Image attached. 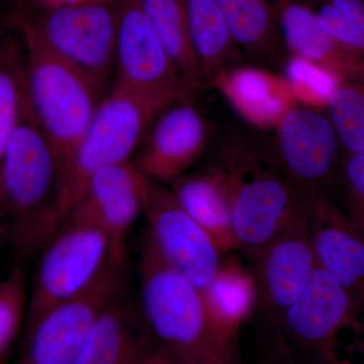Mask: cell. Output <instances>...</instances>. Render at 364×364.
I'll return each mask as SVG.
<instances>
[{"label": "cell", "instance_id": "23", "mask_svg": "<svg viewBox=\"0 0 364 364\" xmlns=\"http://www.w3.org/2000/svg\"><path fill=\"white\" fill-rule=\"evenodd\" d=\"M217 1L242 51L259 61H282L286 47L273 4L268 0Z\"/></svg>", "mask_w": 364, "mask_h": 364}, {"label": "cell", "instance_id": "10", "mask_svg": "<svg viewBox=\"0 0 364 364\" xmlns=\"http://www.w3.org/2000/svg\"><path fill=\"white\" fill-rule=\"evenodd\" d=\"M359 316L350 294L318 265L303 293L282 316L279 328L294 350L304 352L318 364L338 354L342 330L360 329Z\"/></svg>", "mask_w": 364, "mask_h": 364}, {"label": "cell", "instance_id": "15", "mask_svg": "<svg viewBox=\"0 0 364 364\" xmlns=\"http://www.w3.org/2000/svg\"><path fill=\"white\" fill-rule=\"evenodd\" d=\"M188 100L160 114L133 163L144 176L166 186L186 174L207 147V121Z\"/></svg>", "mask_w": 364, "mask_h": 364}, {"label": "cell", "instance_id": "17", "mask_svg": "<svg viewBox=\"0 0 364 364\" xmlns=\"http://www.w3.org/2000/svg\"><path fill=\"white\" fill-rule=\"evenodd\" d=\"M284 47L325 69L341 81L364 83V60L352 54L323 30L316 11L299 0H274Z\"/></svg>", "mask_w": 364, "mask_h": 364}, {"label": "cell", "instance_id": "7", "mask_svg": "<svg viewBox=\"0 0 364 364\" xmlns=\"http://www.w3.org/2000/svg\"><path fill=\"white\" fill-rule=\"evenodd\" d=\"M127 263L109 256L83 291L55 306L25 330L16 364H73L100 314L126 289Z\"/></svg>", "mask_w": 364, "mask_h": 364}, {"label": "cell", "instance_id": "18", "mask_svg": "<svg viewBox=\"0 0 364 364\" xmlns=\"http://www.w3.org/2000/svg\"><path fill=\"white\" fill-rule=\"evenodd\" d=\"M155 342L126 287L100 314L73 364H139Z\"/></svg>", "mask_w": 364, "mask_h": 364}, {"label": "cell", "instance_id": "27", "mask_svg": "<svg viewBox=\"0 0 364 364\" xmlns=\"http://www.w3.org/2000/svg\"><path fill=\"white\" fill-rule=\"evenodd\" d=\"M30 294L23 267L9 272L0 284V364H7L20 339L28 315Z\"/></svg>", "mask_w": 364, "mask_h": 364}, {"label": "cell", "instance_id": "6", "mask_svg": "<svg viewBox=\"0 0 364 364\" xmlns=\"http://www.w3.org/2000/svg\"><path fill=\"white\" fill-rule=\"evenodd\" d=\"M111 256V242L102 227L73 214L41 253L30 294L25 330L55 306L80 293Z\"/></svg>", "mask_w": 364, "mask_h": 364}, {"label": "cell", "instance_id": "16", "mask_svg": "<svg viewBox=\"0 0 364 364\" xmlns=\"http://www.w3.org/2000/svg\"><path fill=\"white\" fill-rule=\"evenodd\" d=\"M311 241L318 267L350 294L364 314V239L336 205L317 193L309 219Z\"/></svg>", "mask_w": 364, "mask_h": 364}, {"label": "cell", "instance_id": "33", "mask_svg": "<svg viewBox=\"0 0 364 364\" xmlns=\"http://www.w3.org/2000/svg\"><path fill=\"white\" fill-rule=\"evenodd\" d=\"M358 350L359 358H342L339 354L333 356L329 360L324 361L320 364H364V341L356 347Z\"/></svg>", "mask_w": 364, "mask_h": 364}, {"label": "cell", "instance_id": "4", "mask_svg": "<svg viewBox=\"0 0 364 364\" xmlns=\"http://www.w3.org/2000/svg\"><path fill=\"white\" fill-rule=\"evenodd\" d=\"M264 145L248 140L234 143L220 158L233 184L239 250L253 260L318 193L289 178L275 161L272 147Z\"/></svg>", "mask_w": 364, "mask_h": 364}, {"label": "cell", "instance_id": "8", "mask_svg": "<svg viewBox=\"0 0 364 364\" xmlns=\"http://www.w3.org/2000/svg\"><path fill=\"white\" fill-rule=\"evenodd\" d=\"M145 177V238L163 259L203 291L221 265V251L182 208L169 186Z\"/></svg>", "mask_w": 364, "mask_h": 364}, {"label": "cell", "instance_id": "2", "mask_svg": "<svg viewBox=\"0 0 364 364\" xmlns=\"http://www.w3.org/2000/svg\"><path fill=\"white\" fill-rule=\"evenodd\" d=\"M140 309L151 334L179 364H242L237 340L210 317L202 291L163 259L147 239L141 250Z\"/></svg>", "mask_w": 364, "mask_h": 364}, {"label": "cell", "instance_id": "28", "mask_svg": "<svg viewBox=\"0 0 364 364\" xmlns=\"http://www.w3.org/2000/svg\"><path fill=\"white\" fill-rule=\"evenodd\" d=\"M315 11L325 32L364 60V0H328Z\"/></svg>", "mask_w": 364, "mask_h": 364}, {"label": "cell", "instance_id": "21", "mask_svg": "<svg viewBox=\"0 0 364 364\" xmlns=\"http://www.w3.org/2000/svg\"><path fill=\"white\" fill-rule=\"evenodd\" d=\"M202 294L215 324L225 334L236 340L242 326L259 305L255 275L236 258L222 261L214 279Z\"/></svg>", "mask_w": 364, "mask_h": 364}, {"label": "cell", "instance_id": "24", "mask_svg": "<svg viewBox=\"0 0 364 364\" xmlns=\"http://www.w3.org/2000/svg\"><path fill=\"white\" fill-rule=\"evenodd\" d=\"M139 2L179 72L188 80L202 86V70L191 44L182 0H139Z\"/></svg>", "mask_w": 364, "mask_h": 364}, {"label": "cell", "instance_id": "13", "mask_svg": "<svg viewBox=\"0 0 364 364\" xmlns=\"http://www.w3.org/2000/svg\"><path fill=\"white\" fill-rule=\"evenodd\" d=\"M117 85L147 93L189 98L200 85L188 80L170 58L139 0H122L117 11Z\"/></svg>", "mask_w": 364, "mask_h": 364}, {"label": "cell", "instance_id": "22", "mask_svg": "<svg viewBox=\"0 0 364 364\" xmlns=\"http://www.w3.org/2000/svg\"><path fill=\"white\" fill-rule=\"evenodd\" d=\"M189 36L203 81L234 67L241 49L235 41L217 0H182Z\"/></svg>", "mask_w": 364, "mask_h": 364}, {"label": "cell", "instance_id": "14", "mask_svg": "<svg viewBox=\"0 0 364 364\" xmlns=\"http://www.w3.org/2000/svg\"><path fill=\"white\" fill-rule=\"evenodd\" d=\"M145 183V176L133 163L107 167L93 174L67 214L79 215L102 227L111 242V257L128 260L127 237L143 214Z\"/></svg>", "mask_w": 364, "mask_h": 364}, {"label": "cell", "instance_id": "35", "mask_svg": "<svg viewBox=\"0 0 364 364\" xmlns=\"http://www.w3.org/2000/svg\"><path fill=\"white\" fill-rule=\"evenodd\" d=\"M305 1L309 2L311 4H317V6H321V4H324V2L328 1V0H305Z\"/></svg>", "mask_w": 364, "mask_h": 364}, {"label": "cell", "instance_id": "20", "mask_svg": "<svg viewBox=\"0 0 364 364\" xmlns=\"http://www.w3.org/2000/svg\"><path fill=\"white\" fill-rule=\"evenodd\" d=\"M212 83L239 114L255 124L277 127L291 107L289 86L258 69L232 67L218 74Z\"/></svg>", "mask_w": 364, "mask_h": 364}, {"label": "cell", "instance_id": "29", "mask_svg": "<svg viewBox=\"0 0 364 364\" xmlns=\"http://www.w3.org/2000/svg\"><path fill=\"white\" fill-rule=\"evenodd\" d=\"M284 64L286 80L291 92L306 102L327 107L333 91L340 83L339 79L299 57L291 55Z\"/></svg>", "mask_w": 364, "mask_h": 364}, {"label": "cell", "instance_id": "19", "mask_svg": "<svg viewBox=\"0 0 364 364\" xmlns=\"http://www.w3.org/2000/svg\"><path fill=\"white\" fill-rule=\"evenodd\" d=\"M169 188L222 253L239 250L233 224V184L220 163L205 172L183 174Z\"/></svg>", "mask_w": 364, "mask_h": 364}, {"label": "cell", "instance_id": "12", "mask_svg": "<svg viewBox=\"0 0 364 364\" xmlns=\"http://www.w3.org/2000/svg\"><path fill=\"white\" fill-rule=\"evenodd\" d=\"M313 202L254 259L258 310L269 327H279L282 316L303 293L318 267L309 230Z\"/></svg>", "mask_w": 364, "mask_h": 364}, {"label": "cell", "instance_id": "31", "mask_svg": "<svg viewBox=\"0 0 364 364\" xmlns=\"http://www.w3.org/2000/svg\"><path fill=\"white\" fill-rule=\"evenodd\" d=\"M267 327V332L261 340L255 364H305L284 338L279 328Z\"/></svg>", "mask_w": 364, "mask_h": 364}, {"label": "cell", "instance_id": "26", "mask_svg": "<svg viewBox=\"0 0 364 364\" xmlns=\"http://www.w3.org/2000/svg\"><path fill=\"white\" fill-rule=\"evenodd\" d=\"M326 107L343 157L364 154V83L341 81Z\"/></svg>", "mask_w": 364, "mask_h": 364}, {"label": "cell", "instance_id": "9", "mask_svg": "<svg viewBox=\"0 0 364 364\" xmlns=\"http://www.w3.org/2000/svg\"><path fill=\"white\" fill-rule=\"evenodd\" d=\"M50 49L105 83L116 56L117 14L107 2L47 7L39 18L18 16Z\"/></svg>", "mask_w": 364, "mask_h": 364}, {"label": "cell", "instance_id": "1", "mask_svg": "<svg viewBox=\"0 0 364 364\" xmlns=\"http://www.w3.org/2000/svg\"><path fill=\"white\" fill-rule=\"evenodd\" d=\"M59 191L56 154L30 100L0 149V231L21 259L42 253L58 231Z\"/></svg>", "mask_w": 364, "mask_h": 364}, {"label": "cell", "instance_id": "5", "mask_svg": "<svg viewBox=\"0 0 364 364\" xmlns=\"http://www.w3.org/2000/svg\"><path fill=\"white\" fill-rule=\"evenodd\" d=\"M188 100L171 93H147L117 85L98 105L70 165L60 181L61 222L80 198L93 174L130 162L158 117Z\"/></svg>", "mask_w": 364, "mask_h": 364}, {"label": "cell", "instance_id": "30", "mask_svg": "<svg viewBox=\"0 0 364 364\" xmlns=\"http://www.w3.org/2000/svg\"><path fill=\"white\" fill-rule=\"evenodd\" d=\"M339 178L344 189L345 215L364 239V154L343 157Z\"/></svg>", "mask_w": 364, "mask_h": 364}, {"label": "cell", "instance_id": "3", "mask_svg": "<svg viewBox=\"0 0 364 364\" xmlns=\"http://www.w3.org/2000/svg\"><path fill=\"white\" fill-rule=\"evenodd\" d=\"M26 57L28 97L65 174L104 98L105 82L50 49L20 18L14 21Z\"/></svg>", "mask_w": 364, "mask_h": 364}, {"label": "cell", "instance_id": "25", "mask_svg": "<svg viewBox=\"0 0 364 364\" xmlns=\"http://www.w3.org/2000/svg\"><path fill=\"white\" fill-rule=\"evenodd\" d=\"M14 41L6 42L0 54V149L20 123L28 97L23 49Z\"/></svg>", "mask_w": 364, "mask_h": 364}, {"label": "cell", "instance_id": "11", "mask_svg": "<svg viewBox=\"0 0 364 364\" xmlns=\"http://www.w3.org/2000/svg\"><path fill=\"white\" fill-rule=\"evenodd\" d=\"M272 154L289 178L322 193L339 177L343 152L331 119L316 107H291L277 124Z\"/></svg>", "mask_w": 364, "mask_h": 364}, {"label": "cell", "instance_id": "32", "mask_svg": "<svg viewBox=\"0 0 364 364\" xmlns=\"http://www.w3.org/2000/svg\"><path fill=\"white\" fill-rule=\"evenodd\" d=\"M139 364H179L161 344L155 342Z\"/></svg>", "mask_w": 364, "mask_h": 364}, {"label": "cell", "instance_id": "34", "mask_svg": "<svg viewBox=\"0 0 364 364\" xmlns=\"http://www.w3.org/2000/svg\"><path fill=\"white\" fill-rule=\"evenodd\" d=\"M47 7L74 6V4H87V2H107L109 0H37Z\"/></svg>", "mask_w": 364, "mask_h": 364}]
</instances>
